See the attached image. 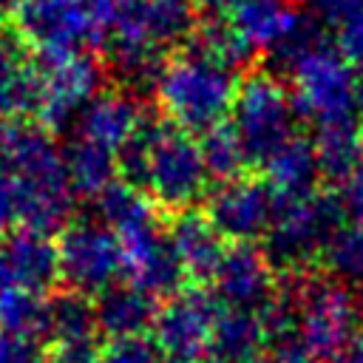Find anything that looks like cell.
<instances>
[{"mask_svg": "<svg viewBox=\"0 0 363 363\" xmlns=\"http://www.w3.org/2000/svg\"><path fill=\"white\" fill-rule=\"evenodd\" d=\"M74 190L65 156L48 130L6 125L0 142V233H40L62 227Z\"/></svg>", "mask_w": 363, "mask_h": 363, "instance_id": "1", "label": "cell"}, {"mask_svg": "<svg viewBox=\"0 0 363 363\" xmlns=\"http://www.w3.org/2000/svg\"><path fill=\"white\" fill-rule=\"evenodd\" d=\"M128 184L150 199V204L187 213L207 196L210 170L201 156L199 136L170 125H145L142 136L122 156Z\"/></svg>", "mask_w": 363, "mask_h": 363, "instance_id": "2", "label": "cell"}, {"mask_svg": "<svg viewBox=\"0 0 363 363\" xmlns=\"http://www.w3.org/2000/svg\"><path fill=\"white\" fill-rule=\"evenodd\" d=\"M235 94V68L218 62L196 43L167 57L153 74V96L164 122L193 136L230 122Z\"/></svg>", "mask_w": 363, "mask_h": 363, "instance_id": "3", "label": "cell"}, {"mask_svg": "<svg viewBox=\"0 0 363 363\" xmlns=\"http://www.w3.org/2000/svg\"><path fill=\"white\" fill-rule=\"evenodd\" d=\"M99 210L105 224L113 230L119 241L122 264H125V275L130 278V286L150 298L170 292L184 272L173 255L167 230H162L153 213L150 199L139 193L133 184L116 182L99 199Z\"/></svg>", "mask_w": 363, "mask_h": 363, "instance_id": "4", "label": "cell"}, {"mask_svg": "<svg viewBox=\"0 0 363 363\" xmlns=\"http://www.w3.org/2000/svg\"><path fill=\"white\" fill-rule=\"evenodd\" d=\"M196 31V0H119L105 43L122 71L156 74V68L182 51Z\"/></svg>", "mask_w": 363, "mask_h": 363, "instance_id": "5", "label": "cell"}, {"mask_svg": "<svg viewBox=\"0 0 363 363\" xmlns=\"http://www.w3.org/2000/svg\"><path fill=\"white\" fill-rule=\"evenodd\" d=\"M289 91L301 116L312 119L318 128L332 122H349L357 116L360 74L337 45L315 37L309 28L286 54Z\"/></svg>", "mask_w": 363, "mask_h": 363, "instance_id": "6", "label": "cell"}, {"mask_svg": "<svg viewBox=\"0 0 363 363\" xmlns=\"http://www.w3.org/2000/svg\"><path fill=\"white\" fill-rule=\"evenodd\" d=\"M298 108L289 85L267 71H255L238 82L230 125L238 133L250 164H264L275 150L298 136Z\"/></svg>", "mask_w": 363, "mask_h": 363, "instance_id": "7", "label": "cell"}, {"mask_svg": "<svg viewBox=\"0 0 363 363\" xmlns=\"http://www.w3.org/2000/svg\"><path fill=\"white\" fill-rule=\"evenodd\" d=\"M102 71L88 51H60L37 57L34 119L43 130H60L79 119L85 105L99 94Z\"/></svg>", "mask_w": 363, "mask_h": 363, "instance_id": "8", "label": "cell"}, {"mask_svg": "<svg viewBox=\"0 0 363 363\" xmlns=\"http://www.w3.org/2000/svg\"><path fill=\"white\" fill-rule=\"evenodd\" d=\"M14 31L40 54L88 51L108 40V26L85 0H17Z\"/></svg>", "mask_w": 363, "mask_h": 363, "instance_id": "9", "label": "cell"}, {"mask_svg": "<svg viewBox=\"0 0 363 363\" xmlns=\"http://www.w3.org/2000/svg\"><path fill=\"white\" fill-rule=\"evenodd\" d=\"M343 204L323 193L301 199H278L275 221L267 235L269 255L281 264H303L318 252H326L340 230Z\"/></svg>", "mask_w": 363, "mask_h": 363, "instance_id": "10", "label": "cell"}, {"mask_svg": "<svg viewBox=\"0 0 363 363\" xmlns=\"http://www.w3.org/2000/svg\"><path fill=\"white\" fill-rule=\"evenodd\" d=\"M60 275L79 295H105L125 272L122 250L108 224L77 221L68 224L60 244Z\"/></svg>", "mask_w": 363, "mask_h": 363, "instance_id": "11", "label": "cell"}, {"mask_svg": "<svg viewBox=\"0 0 363 363\" xmlns=\"http://www.w3.org/2000/svg\"><path fill=\"white\" fill-rule=\"evenodd\" d=\"M278 199L264 179L238 176L221 182L207 196V218L218 230L221 238L233 244H250L255 238H267L275 221Z\"/></svg>", "mask_w": 363, "mask_h": 363, "instance_id": "12", "label": "cell"}, {"mask_svg": "<svg viewBox=\"0 0 363 363\" xmlns=\"http://www.w3.org/2000/svg\"><path fill=\"white\" fill-rule=\"evenodd\" d=\"M216 301L204 292H176L156 318V346L173 360L187 363L207 343H213V329L218 320Z\"/></svg>", "mask_w": 363, "mask_h": 363, "instance_id": "13", "label": "cell"}, {"mask_svg": "<svg viewBox=\"0 0 363 363\" xmlns=\"http://www.w3.org/2000/svg\"><path fill=\"white\" fill-rule=\"evenodd\" d=\"M145 113L139 102L125 91H99L77 119V139L91 142L113 156H125L128 147L145 130Z\"/></svg>", "mask_w": 363, "mask_h": 363, "instance_id": "14", "label": "cell"}, {"mask_svg": "<svg viewBox=\"0 0 363 363\" xmlns=\"http://www.w3.org/2000/svg\"><path fill=\"white\" fill-rule=\"evenodd\" d=\"M210 284L218 292V298L227 301L233 309L252 312L269 298L272 289L269 261L252 244H233L224 250Z\"/></svg>", "mask_w": 363, "mask_h": 363, "instance_id": "15", "label": "cell"}, {"mask_svg": "<svg viewBox=\"0 0 363 363\" xmlns=\"http://www.w3.org/2000/svg\"><path fill=\"white\" fill-rule=\"evenodd\" d=\"M301 340H306V349L318 357L337 349L346 335L349 323L354 318L352 301L337 286H312L303 292L301 301Z\"/></svg>", "mask_w": 363, "mask_h": 363, "instance_id": "16", "label": "cell"}, {"mask_svg": "<svg viewBox=\"0 0 363 363\" xmlns=\"http://www.w3.org/2000/svg\"><path fill=\"white\" fill-rule=\"evenodd\" d=\"M173 255L182 267L184 275L199 278V281H210L221 255H224V238L218 235V230L210 224L207 216L201 213H179L167 230Z\"/></svg>", "mask_w": 363, "mask_h": 363, "instance_id": "17", "label": "cell"}, {"mask_svg": "<svg viewBox=\"0 0 363 363\" xmlns=\"http://www.w3.org/2000/svg\"><path fill=\"white\" fill-rule=\"evenodd\" d=\"M37 60L28 43L14 31H0V119L26 116L34 111Z\"/></svg>", "mask_w": 363, "mask_h": 363, "instance_id": "18", "label": "cell"}, {"mask_svg": "<svg viewBox=\"0 0 363 363\" xmlns=\"http://www.w3.org/2000/svg\"><path fill=\"white\" fill-rule=\"evenodd\" d=\"M264 182L275 193V199H301L309 193H318V159L312 150V139H303L301 133L289 139L281 150H275L264 164Z\"/></svg>", "mask_w": 363, "mask_h": 363, "instance_id": "19", "label": "cell"}, {"mask_svg": "<svg viewBox=\"0 0 363 363\" xmlns=\"http://www.w3.org/2000/svg\"><path fill=\"white\" fill-rule=\"evenodd\" d=\"M6 255L23 289L40 295L60 275V252L51 235L40 233H11L6 235Z\"/></svg>", "mask_w": 363, "mask_h": 363, "instance_id": "20", "label": "cell"}, {"mask_svg": "<svg viewBox=\"0 0 363 363\" xmlns=\"http://www.w3.org/2000/svg\"><path fill=\"white\" fill-rule=\"evenodd\" d=\"M312 150L320 176L343 184L363 162V128L357 125V119L320 125L315 130Z\"/></svg>", "mask_w": 363, "mask_h": 363, "instance_id": "21", "label": "cell"}, {"mask_svg": "<svg viewBox=\"0 0 363 363\" xmlns=\"http://www.w3.org/2000/svg\"><path fill=\"white\" fill-rule=\"evenodd\" d=\"M65 173H68V184L77 196L85 199H102L119 179V159L91 142L74 139L65 150Z\"/></svg>", "mask_w": 363, "mask_h": 363, "instance_id": "22", "label": "cell"}, {"mask_svg": "<svg viewBox=\"0 0 363 363\" xmlns=\"http://www.w3.org/2000/svg\"><path fill=\"white\" fill-rule=\"evenodd\" d=\"M315 23L335 34L337 51L352 62L363 65V0H303Z\"/></svg>", "mask_w": 363, "mask_h": 363, "instance_id": "23", "label": "cell"}, {"mask_svg": "<svg viewBox=\"0 0 363 363\" xmlns=\"http://www.w3.org/2000/svg\"><path fill=\"white\" fill-rule=\"evenodd\" d=\"M153 320V298L139 289H108L96 306V326L113 337L139 335Z\"/></svg>", "mask_w": 363, "mask_h": 363, "instance_id": "24", "label": "cell"}, {"mask_svg": "<svg viewBox=\"0 0 363 363\" xmlns=\"http://www.w3.org/2000/svg\"><path fill=\"white\" fill-rule=\"evenodd\" d=\"M199 142H201V156L210 170V179H218V184L238 179L244 173V167L250 164L247 150L230 122L207 130L204 136H199Z\"/></svg>", "mask_w": 363, "mask_h": 363, "instance_id": "25", "label": "cell"}, {"mask_svg": "<svg viewBox=\"0 0 363 363\" xmlns=\"http://www.w3.org/2000/svg\"><path fill=\"white\" fill-rule=\"evenodd\" d=\"M261 320L252 312L230 309L221 312L213 329V343L227 360H247L261 337Z\"/></svg>", "mask_w": 363, "mask_h": 363, "instance_id": "26", "label": "cell"}, {"mask_svg": "<svg viewBox=\"0 0 363 363\" xmlns=\"http://www.w3.org/2000/svg\"><path fill=\"white\" fill-rule=\"evenodd\" d=\"M326 258L340 278L363 286V221L340 227L326 250Z\"/></svg>", "mask_w": 363, "mask_h": 363, "instance_id": "27", "label": "cell"}, {"mask_svg": "<svg viewBox=\"0 0 363 363\" xmlns=\"http://www.w3.org/2000/svg\"><path fill=\"white\" fill-rule=\"evenodd\" d=\"M156 343L139 335L113 337V343L105 349L99 363H156Z\"/></svg>", "mask_w": 363, "mask_h": 363, "instance_id": "28", "label": "cell"}, {"mask_svg": "<svg viewBox=\"0 0 363 363\" xmlns=\"http://www.w3.org/2000/svg\"><path fill=\"white\" fill-rule=\"evenodd\" d=\"M343 210L354 218L363 221V162L357 164V170L343 182Z\"/></svg>", "mask_w": 363, "mask_h": 363, "instance_id": "29", "label": "cell"}, {"mask_svg": "<svg viewBox=\"0 0 363 363\" xmlns=\"http://www.w3.org/2000/svg\"><path fill=\"white\" fill-rule=\"evenodd\" d=\"M196 3L204 6L207 11H213L216 17H230V14H235L238 9H244V6H250L255 0H196Z\"/></svg>", "mask_w": 363, "mask_h": 363, "instance_id": "30", "label": "cell"}, {"mask_svg": "<svg viewBox=\"0 0 363 363\" xmlns=\"http://www.w3.org/2000/svg\"><path fill=\"white\" fill-rule=\"evenodd\" d=\"M54 363H94L91 346H62V354Z\"/></svg>", "mask_w": 363, "mask_h": 363, "instance_id": "31", "label": "cell"}, {"mask_svg": "<svg viewBox=\"0 0 363 363\" xmlns=\"http://www.w3.org/2000/svg\"><path fill=\"white\" fill-rule=\"evenodd\" d=\"M354 119H360V128H363V82H360V96H357V116Z\"/></svg>", "mask_w": 363, "mask_h": 363, "instance_id": "32", "label": "cell"}, {"mask_svg": "<svg viewBox=\"0 0 363 363\" xmlns=\"http://www.w3.org/2000/svg\"><path fill=\"white\" fill-rule=\"evenodd\" d=\"M3 133H6V125H3V119H0V142H3Z\"/></svg>", "mask_w": 363, "mask_h": 363, "instance_id": "33", "label": "cell"}, {"mask_svg": "<svg viewBox=\"0 0 363 363\" xmlns=\"http://www.w3.org/2000/svg\"><path fill=\"white\" fill-rule=\"evenodd\" d=\"M170 363H182V360H170Z\"/></svg>", "mask_w": 363, "mask_h": 363, "instance_id": "34", "label": "cell"}]
</instances>
